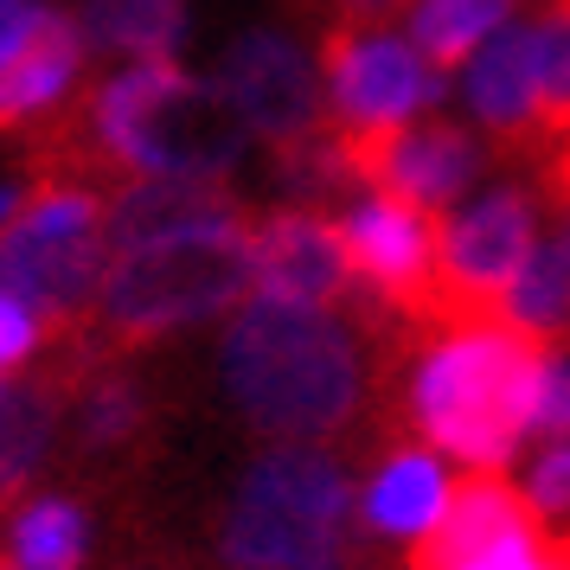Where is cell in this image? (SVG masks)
<instances>
[{
  "label": "cell",
  "mask_w": 570,
  "mask_h": 570,
  "mask_svg": "<svg viewBox=\"0 0 570 570\" xmlns=\"http://www.w3.org/2000/svg\"><path fill=\"white\" fill-rule=\"evenodd\" d=\"M250 148L218 78H193L174 58H135L104 78L83 104H71L46 129L39 174H65L83 186L122 180H199L225 186Z\"/></svg>",
  "instance_id": "1"
},
{
  "label": "cell",
  "mask_w": 570,
  "mask_h": 570,
  "mask_svg": "<svg viewBox=\"0 0 570 570\" xmlns=\"http://www.w3.org/2000/svg\"><path fill=\"white\" fill-rule=\"evenodd\" d=\"M218 385L269 442H334L360 416L372 372L340 308L244 295L218 340Z\"/></svg>",
  "instance_id": "2"
},
{
  "label": "cell",
  "mask_w": 570,
  "mask_h": 570,
  "mask_svg": "<svg viewBox=\"0 0 570 570\" xmlns=\"http://www.w3.org/2000/svg\"><path fill=\"white\" fill-rule=\"evenodd\" d=\"M544 372V340L507 314L436 321L404 379V416L436 455L507 474L519 442L532 436V397Z\"/></svg>",
  "instance_id": "3"
},
{
  "label": "cell",
  "mask_w": 570,
  "mask_h": 570,
  "mask_svg": "<svg viewBox=\"0 0 570 570\" xmlns=\"http://www.w3.org/2000/svg\"><path fill=\"white\" fill-rule=\"evenodd\" d=\"M244 295H250V212L225 206L199 225L109 250L83 334H104L109 346H141V340H167L180 327L218 321Z\"/></svg>",
  "instance_id": "4"
},
{
  "label": "cell",
  "mask_w": 570,
  "mask_h": 570,
  "mask_svg": "<svg viewBox=\"0 0 570 570\" xmlns=\"http://www.w3.org/2000/svg\"><path fill=\"white\" fill-rule=\"evenodd\" d=\"M353 468L321 442H269L218 513L225 570H353Z\"/></svg>",
  "instance_id": "5"
},
{
  "label": "cell",
  "mask_w": 570,
  "mask_h": 570,
  "mask_svg": "<svg viewBox=\"0 0 570 570\" xmlns=\"http://www.w3.org/2000/svg\"><path fill=\"white\" fill-rule=\"evenodd\" d=\"M109 269V232H104V193L65 174H39L27 186L20 212L0 232V288L20 295L46 334H78Z\"/></svg>",
  "instance_id": "6"
},
{
  "label": "cell",
  "mask_w": 570,
  "mask_h": 570,
  "mask_svg": "<svg viewBox=\"0 0 570 570\" xmlns=\"http://www.w3.org/2000/svg\"><path fill=\"white\" fill-rule=\"evenodd\" d=\"M539 232V193L513 180L481 186L462 206H449V218H436V321L500 314Z\"/></svg>",
  "instance_id": "7"
},
{
  "label": "cell",
  "mask_w": 570,
  "mask_h": 570,
  "mask_svg": "<svg viewBox=\"0 0 570 570\" xmlns=\"http://www.w3.org/2000/svg\"><path fill=\"white\" fill-rule=\"evenodd\" d=\"M449 90V71L411 46V32L391 27H334L321 46V97L334 135H379L430 116Z\"/></svg>",
  "instance_id": "8"
},
{
  "label": "cell",
  "mask_w": 570,
  "mask_h": 570,
  "mask_svg": "<svg viewBox=\"0 0 570 570\" xmlns=\"http://www.w3.org/2000/svg\"><path fill=\"white\" fill-rule=\"evenodd\" d=\"M334 225L353 288H365L379 308L411 327H436V212L391 193H360Z\"/></svg>",
  "instance_id": "9"
},
{
  "label": "cell",
  "mask_w": 570,
  "mask_h": 570,
  "mask_svg": "<svg viewBox=\"0 0 570 570\" xmlns=\"http://www.w3.org/2000/svg\"><path fill=\"white\" fill-rule=\"evenodd\" d=\"M218 90L232 97L237 122L257 141H269V148H288V141H308V135L327 129L321 65L283 27L237 32L232 46H225V58H218Z\"/></svg>",
  "instance_id": "10"
},
{
  "label": "cell",
  "mask_w": 570,
  "mask_h": 570,
  "mask_svg": "<svg viewBox=\"0 0 570 570\" xmlns=\"http://www.w3.org/2000/svg\"><path fill=\"white\" fill-rule=\"evenodd\" d=\"M340 155H346V174L365 193H391V199H411V206L449 212L462 206L481 167H488V148L481 135L462 129V122H404V129H379V135H340Z\"/></svg>",
  "instance_id": "11"
},
{
  "label": "cell",
  "mask_w": 570,
  "mask_h": 570,
  "mask_svg": "<svg viewBox=\"0 0 570 570\" xmlns=\"http://www.w3.org/2000/svg\"><path fill=\"white\" fill-rule=\"evenodd\" d=\"M353 288L340 225L314 206H276L250 212V295L276 302H308V308H340Z\"/></svg>",
  "instance_id": "12"
},
{
  "label": "cell",
  "mask_w": 570,
  "mask_h": 570,
  "mask_svg": "<svg viewBox=\"0 0 570 570\" xmlns=\"http://www.w3.org/2000/svg\"><path fill=\"white\" fill-rule=\"evenodd\" d=\"M83 65H90V39H83L78 13L39 7L20 32V46L0 58V135L52 129L78 104Z\"/></svg>",
  "instance_id": "13"
},
{
  "label": "cell",
  "mask_w": 570,
  "mask_h": 570,
  "mask_svg": "<svg viewBox=\"0 0 570 570\" xmlns=\"http://www.w3.org/2000/svg\"><path fill=\"white\" fill-rule=\"evenodd\" d=\"M462 97L468 116L500 141V148H544L539 122V78H532V27L513 20L462 65Z\"/></svg>",
  "instance_id": "14"
},
{
  "label": "cell",
  "mask_w": 570,
  "mask_h": 570,
  "mask_svg": "<svg viewBox=\"0 0 570 570\" xmlns=\"http://www.w3.org/2000/svg\"><path fill=\"white\" fill-rule=\"evenodd\" d=\"M449 474H442V455L436 449H416V442H397L379 455V468L365 474L360 488V519L379 532V539H397V544H416L430 525L442 519L449 507Z\"/></svg>",
  "instance_id": "15"
},
{
  "label": "cell",
  "mask_w": 570,
  "mask_h": 570,
  "mask_svg": "<svg viewBox=\"0 0 570 570\" xmlns=\"http://www.w3.org/2000/svg\"><path fill=\"white\" fill-rule=\"evenodd\" d=\"M237 206L225 186H199V180H122L104 199V232L109 250H129V244H148V237H167L180 225H199L212 212Z\"/></svg>",
  "instance_id": "16"
},
{
  "label": "cell",
  "mask_w": 570,
  "mask_h": 570,
  "mask_svg": "<svg viewBox=\"0 0 570 570\" xmlns=\"http://www.w3.org/2000/svg\"><path fill=\"white\" fill-rule=\"evenodd\" d=\"M58 411H65V379L0 385V507L39 481V468L58 442Z\"/></svg>",
  "instance_id": "17"
},
{
  "label": "cell",
  "mask_w": 570,
  "mask_h": 570,
  "mask_svg": "<svg viewBox=\"0 0 570 570\" xmlns=\"http://www.w3.org/2000/svg\"><path fill=\"white\" fill-rule=\"evenodd\" d=\"M500 314L544 346L570 340V212H551V232L532 237Z\"/></svg>",
  "instance_id": "18"
},
{
  "label": "cell",
  "mask_w": 570,
  "mask_h": 570,
  "mask_svg": "<svg viewBox=\"0 0 570 570\" xmlns=\"http://www.w3.org/2000/svg\"><path fill=\"white\" fill-rule=\"evenodd\" d=\"M78 27L90 52L135 58H174L186 39V0H83Z\"/></svg>",
  "instance_id": "19"
},
{
  "label": "cell",
  "mask_w": 570,
  "mask_h": 570,
  "mask_svg": "<svg viewBox=\"0 0 570 570\" xmlns=\"http://www.w3.org/2000/svg\"><path fill=\"white\" fill-rule=\"evenodd\" d=\"M519 0H416L411 7V46L436 71H462L500 27H513Z\"/></svg>",
  "instance_id": "20"
},
{
  "label": "cell",
  "mask_w": 570,
  "mask_h": 570,
  "mask_svg": "<svg viewBox=\"0 0 570 570\" xmlns=\"http://www.w3.org/2000/svg\"><path fill=\"white\" fill-rule=\"evenodd\" d=\"M78 391H71V430H78L83 449H129L141 430H148V397L135 385L129 372H116V365H78L71 372Z\"/></svg>",
  "instance_id": "21"
},
{
  "label": "cell",
  "mask_w": 570,
  "mask_h": 570,
  "mask_svg": "<svg viewBox=\"0 0 570 570\" xmlns=\"http://www.w3.org/2000/svg\"><path fill=\"white\" fill-rule=\"evenodd\" d=\"M90 551V513L71 493H32L7 525V558L20 570H83Z\"/></svg>",
  "instance_id": "22"
},
{
  "label": "cell",
  "mask_w": 570,
  "mask_h": 570,
  "mask_svg": "<svg viewBox=\"0 0 570 570\" xmlns=\"http://www.w3.org/2000/svg\"><path fill=\"white\" fill-rule=\"evenodd\" d=\"M404 570H570V539L544 519H525L488 544H411Z\"/></svg>",
  "instance_id": "23"
},
{
  "label": "cell",
  "mask_w": 570,
  "mask_h": 570,
  "mask_svg": "<svg viewBox=\"0 0 570 570\" xmlns=\"http://www.w3.org/2000/svg\"><path fill=\"white\" fill-rule=\"evenodd\" d=\"M532 436L570 442V346H544L539 397H532Z\"/></svg>",
  "instance_id": "24"
},
{
  "label": "cell",
  "mask_w": 570,
  "mask_h": 570,
  "mask_svg": "<svg viewBox=\"0 0 570 570\" xmlns=\"http://www.w3.org/2000/svg\"><path fill=\"white\" fill-rule=\"evenodd\" d=\"M525 507L544 519V525H564L570 519V442H544V455L525 474Z\"/></svg>",
  "instance_id": "25"
},
{
  "label": "cell",
  "mask_w": 570,
  "mask_h": 570,
  "mask_svg": "<svg viewBox=\"0 0 570 570\" xmlns=\"http://www.w3.org/2000/svg\"><path fill=\"white\" fill-rule=\"evenodd\" d=\"M39 340H52V334H46V321H39L20 295H7V288H0V379H13V372L39 353Z\"/></svg>",
  "instance_id": "26"
},
{
  "label": "cell",
  "mask_w": 570,
  "mask_h": 570,
  "mask_svg": "<svg viewBox=\"0 0 570 570\" xmlns=\"http://www.w3.org/2000/svg\"><path fill=\"white\" fill-rule=\"evenodd\" d=\"M404 7H411V0H334V20L353 27V32H365V27H391Z\"/></svg>",
  "instance_id": "27"
},
{
  "label": "cell",
  "mask_w": 570,
  "mask_h": 570,
  "mask_svg": "<svg viewBox=\"0 0 570 570\" xmlns=\"http://www.w3.org/2000/svg\"><path fill=\"white\" fill-rule=\"evenodd\" d=\"M32 13H39V0H0V58L20 46V32H27Z\"/></svg>",
  "instance_id": "28"
},
{
  "label": "cell",
  "mask_w": 570,
  "mask_h": 570,
  "mask_svg": "<svg viewBox=\"0 0 570 570\" xmlns=\"http://www.w3.org/2000/svg\"><path fill=\"white\" fill-rule=\"evenodd\" d=\"M20 199H27V186H20V180H0V232H7V218L20 212Z\"/></svg>",
  "instance_id": "29"
},
{
  "label": "cell",
  "mask_w": 570,
  "mask_h": 570,
  "mask_svg": "<svg viewBox=\"0 0 570 570\" xmlns=\"http://www.w3.org/2000/svg\"><path fill=\"white\" fill-rule=\"evenodd\" d=\"M0 570H20V564H13V558H0Z\"/></svg>",
  "instance_id": "30"
}]
</instances>
